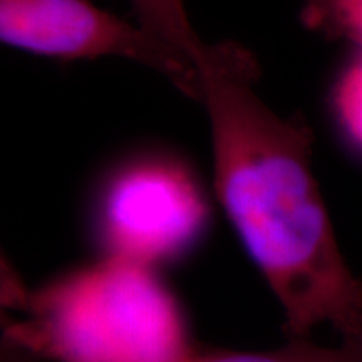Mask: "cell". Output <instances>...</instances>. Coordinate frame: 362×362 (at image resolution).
Here are the masks:
<instances>
[{"label":"cell","instance_id":"cell-1","mask_svg":"<svg viewBox=\"0 0 362 362\" xmlns=\"http://www.w3.org/2000/svg\"><path fill=\"white\" fill-rule=\"evenodd\" d=\"M198 71L216 198L279 298L288 337L322 325L362 337V284L312 173L310 128L262 101L259 64L238 44H208Z\"/></svg>","mask_w":362,"mask_h":362},{"label":"cell","instance_id":"cell-2","mask_svg":"<svg viewBox=\"0 0 362 362\" xmlns=\"http://www.w3.org/2000/svg\"><path fill=\"white\" fill-rule=\"evenodd\" d=\"M13 337L54 362H192L198 352L156 269L106 255L33 293Z\"/></svg>","mask_w":362,"mask_h":362},{"label":"cell","instance_id":"cell-3","mask_svg":"<svg viewBox=\"0 0 362 362\" xmlns=\"http://www.w3.org/2000/svg\"><path fill=\"white\" fill-rule=\"evenodd\" d=\"M208 216L206 197L188 166L161 155L116 168L96 202V230L106 257L153 269L189 250Z\"/></svg>","mask_w":362,"mask_h":362},{"label":"cell","instance_id":"cell-4","mask_svg":"<svg viewBox=\"0 0 362 362\" xmlns=\"http://www.w3.org/2000/svg\"><path fill=\"white\" fill-rule=\"evenodd\" d=\"M0 39L57 59L123 57L165 76L202 103L198 67L143 25H131L88 0H0Z\"/></svg>","mask_w":362,"mask_h":362},{"label":"cell","instance_id":"cell-5","mask_svg":"<svg viewBox=\"0 0 362 362\" xmlns=\"http://www.w3.org/2000/svg\"><path fill=\"white\" fill-rule=\"evenodd\" d=\"M192 362H362V337H344L337 346H320L310 337H288L267 352H197Z\"/></svg>","mask_w":362,"mask_h":362},{"label":"cell","instance_id":"cell-6","mask_svg":"<svg viewBox=\"0 0 362 362\" xmlns=\"http://www.w3.org/2000/svg\"><path fill=\"white\" fill-rule=\"evenodd\" d=\"M139 25L188 57L198 67L208 44L203 42L189 24L181 0H129Z\"/></svg>","mask_w":362,"mask_h":362},{"label":"cell","instance_id":"cell-7","mask_svg":"<svg viewBox=\"0 0 362 362\" xmlns=\"http://www.w3.org/2000/svg\"><path fill=\"white\" fill-rule=\"evenodd\" d=\"M330 111L344 141L362 155V51L351 57L334 81Z\"/></svg>","mask_w":362,"mask_h":362},{"label":"cell","instance_id":"cell-8","mask_svg":"<svg viewBox=\"0 0 362 362\" xmlns=\"http://www.w3.org/2000/svg\"><path fill=\"white\" fill-rule=\"evenodd\" d=\"M305 27L356 45L362 51V0H304Z\"/></svg>","mask_w":362,"mask_h":362}]
</instances>
